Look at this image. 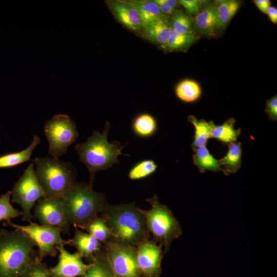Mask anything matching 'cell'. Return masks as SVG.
Here are the masks:
<instances>
[{
  "label": "cell",
  "mask_w": 277,
  "mask_h": 277,
  "mask_svg": "<svg viewBox=\"0 0 277 277\" xmlns=\"http://www.w3.org/2000/svg\"><path fill=\"white\" fill-rule=\"evenodd\" d=\"M34 243L19 230L1 229L0 277H21L39 258Z\"/></svg>",
  "instance_id": "cell-1"
},
{
  "label": "cell",
  "mask_w": 277,
  "mask_h": 277,
  "mask_svg": "<svg viewBox=\"0 0 277 277\" xmlns=\"http://www.w3.org/2000/svg\"><path fill=\"white\" fill-rule=\"evenodd\" d=\"M101 216L111 231V240L135 247L149 239L145 217L133 203L108 205Z\"/></svg>",
  "instance_id": "cell-2"
},
{
  "label": "cell",
  "mask_w": 277,
  "mask_h": 277,
  "mask_svg": "<svg viewBox=\"0 0 277 277\" xmlns=\"http://www.w3.org/2000/svg\"><path fill=\"white\" fill-rule=\"evenodd\" d=\"M66 218L70 225L82 229L108 205L105 195L92 185L76 182L62 197Z\"/></svg>",
  "instance_id": "cell-3"
},
{
  "label": "cell",
  "mask_w": 277,
  "mask_h": 277,
  "mask_svg": "<svg viewBox=\"0 0 277 277\" xmlns=\"http://www.w3.org/2000/svg\"><path fill=\"white\" fill-rule=\"evenodd\" d=\"M110 125L106 122L102 133L93 131L87 140L77 144L75 148L80 161L87 168L90 176V184L92 185L96 172L107 169L118 164V157L122 155V146L117 141L109 143L108 134Z\"/></svg>",
  "instance_id": "cell-4"
},
{
  "label": "cell",
  "mask_w": 277,
  "mask_h": 277,
  "mask_svg": "<svg viewBox=\"0 0 277 277\" xmlns=\"http://www.w3.org/2000/svg\"><path fill=\"white\" fill-rule=\"evenodd\" d=\"M33 162L44 197H62L76 182L77 170L69 162L51 156L36 157Z\"/></svg>",
  "instance_id": "cell-5"
},
{
  "label": "cell",
  "mask_w": 277,
  "mask_h": 277,
  "mask_svg": "<svg viewBox=\"0 0 277 277\" xmlns=\"http://www.w3.org/2000/svg\"><path fill=\"white\" fill-rule=\"evenodd\" d=\"M146 201L150 204V209L144 210L140 208V210L145 217L149 233L155 242L164 247L165 253L172 242L182 234L181 227L169 208L159 202L156 195Z\"/></svg>",
  "instance_id": "cell-6"
},
{
  "label": "cell",
  "mask_w": 277,
  "mask_h": 277,
  "mask_svg": "<svg viewBox=\"0 0 277 277\" xmlns=\"http://www.w3.org/2000/svg\"><path fill=\"white\" fill-rule=\"evenodd\" d=\"M44 130L49 143L48 153L57 159L66 153L79 135L74 121L64 114L55 115L46 121Z\"/></svg>",
  "instance_id": "cell-7"
},
{
  "label": "cell",
  "mask_w": 277,
  "mask_h": 277,
  "mask_svg": "<svg viewBox=\"0 0 277 277\" xmlns=\"http://www.w3.org/2000/svg\"><path fill=\"white\" fill-rule=\"evenodd\" d=\"M11 192V202L19 204L23 209L22 220L31 222L34 219L31 209L40 199L45 196L37 180L33 163L28 166Z\"/></svg>",
  "instance_id": "cell-8"
},
{
  "label": "cell",
  "mask_w": 277,
  "mask_h": 277,
  "mask_svg": "<svg viewBox=\"0 0 277 277\" xmlns=\"http://www.w3.org/2000/svg\"><path fill=\"white\" fill-rule=\"evenodd\" d=\"M25 233L38 247L37 252L41 260L48 255L55 256L57 254L56 249L58 245H70L69 240H64L61 236V231L52 227L38 225L32 222L27 226L15 224L11 221L4 223Z\"/></svg>",
  "instance_id": "cell-9"
},
{
  "label": "cell",
  "mask_w": 277,
  "mask_h": 277,
  "mask_svg": "<svg viewBox=\"0 0 277 277\" xmlns=\"http://www.w3.org/2000/svg\"><path fill=\"white\" fill-rule=\"evenodd\" d=\"M103 244L104 252L114 277H142L135 247L111 239Z\"/></svg>",
  "instance_id": "cell-10"
},
{
  "label": "cell",
  "mask_w": 277,
  "mask_h": 277,
  "mask_svg": "<svg viewBox=\"0 0 277 277\" xmlns=\"http://www.w3.org/2000/svg\"><path fill=\"white\" fill-rule=\"evenodd\" d=\"M33 215L41 225L56 228L61 232L69 234L70 225L64 212L62 197L45 196L40 199L34 206Z\"/></svg>",
  "instance_id": "cell-11"
},
{
  "label": "cell",
  "mask_w": 277,
  "mask_h": 277,
  "mask_svg": "<svg viewBox=\"0 0 277 277\" xmlns=\"http://www.w3.org/2000/svg\"><path fill=\"white\" fill-rule=\"evenodd\" d=\"M136 260L141 276L159 277L164 252L161 245L149 239L135 246Z\"/></svg>",
  "instance_id": "cell-12"
},
{
  "label": "cell",
  "mask_w": 277,
  "mask_h": 277,
  "mask_svg": "<svg viewBox=\"0 0 277 277\" xmlns=\"http://www.w3.org/2000/svg\"><path fill=\"white\" fill-rule=\"evenodd\" d=\"M64 245L56 246L59 252L58 261L56 266L49 269L53 277L83 276L90 266L82 260L83 256L78 252L71 253L67 251Z\"/></svg>",
  "instance_id": "cell-13"
},
{
  "label": "cell",
  "mask_w": 277,
  "mask_h": 277,
  "mask_svg": "<svg viewBox=\"0 0 277 277\" xmlns=\"http://www.w3.org/2000/svg\"><path fill=\"white\" fill-rule=\"evenodd\" d=\"M109 6L118 21L132 31L143 28V23L137 10L129 2L110 1Z\"/></svg>",
  "instance_id": "cell-14"
},
{
  "label": "cell",
  "mask_w": 277,
  "mask_h": 277,
  "mask_svg": "<svg viewBox=\"0 0 277 277\" xmlns=\"http://www.w3.org/2000/svg\"><path fill=\"white\" fill-rule=\"evenodd\" d=\"M74 236L69 240L70 245L74 246L83 258L92 262L94 256L103 249L104 244L77 227H74Z\"/></svg>",
  "instance_id": "cell-15"
},
{
  "label": "cell",
  "mask_w": 277,
  "mask_h": 277,
  "mask_svg": "<svg viewBox=\"0 0 277 277\" xmlns=\"http://www.w3.org/2000/svg\"><path fill=\"white\" fill-rule=\"evenodd\" d=\"M143 27L149 39L162 46L167 42L172 29L167 18L164 15Z\"/></svg>",
  "instance_id": "cell-16"
},
{
  "label": "cell",
  "mask_w": 277,
  "mask_h": 277,
  "mask_svg": "<svg viewBox=\"0 0 277 277\" xmlns=\"http://www.w3.org/2000/svg\"><path fill=\"white\" fill-rule=\"evenodd\" d=\"M226 155L218 160L219 164L226 175L236 172L241 165L242 150L240 143H232L228 145Z\"/></svg>",
  "instance_id": "cell-17"
},
{
  "label": "cell",
  "mask_w": 277,
  "mask_h": 277,
  "mask_svg": "<svg viewBox=\"0 0 277 277\" xmlns=\"http://www.w3.org/2000/svg\"><path fill=\"white\" fill-rule=\"evenodd\" d=\"M41 142L40 138L34 135L30 145L20 152L7 154L0 156V168L15 166L29 161L33 151Z\"/></svg>",
  "instance_id": "cell-18"
},
{
  "label": "cell",
  "mask_w": 277,
  "mask_h": 277,
  "mask_svg": "<svg viewBox=\"0 0 277 277\" xmlns=\"http://www.w3.org/2000/svg\"><path fill=\"white\" fill-rule=\"evenodd\" d=\"M240 2L235 0L217 1L213 6L217 23V28H225L238 11Z\"/></svg>",
  "instance_id": "cell-19"
},
{
  "label": "cell",
  "mask_w": 277,
  "mask_h": 277,
  "mask_svg": "<svg viewBox=\"0 0 277 277\" xmlns=\"http://www.w3.org/2000/svg\"><path fill=\"white\" fill-rule=\"evenodd\" d=\"M188 121L195 127L194 140L192 144V149L195 151L198 148L206 145L208 139L211 138V132L215 125L213 121L199 120L193 115H189Z\"/></svg>",
  "instance_id": "cell-20"
},
{
  "label": "cell",
  "mask_w": 277,
  "mask_h": 277,
  "mask_svg": "<svg viewBox=\"0 0 277 277\" xmlns=\"http://www.w3.org/2000/svg\"><path fill=\"white\" fill-rule=\"evenodd\" d=\"M195 28L202 34L213 35L217 28L216 18L213 6H208L195 17Z\"/></svg>",
  "instance_id": "cell-21"
},
{
  "label": "cell",
  "mask_w": 277,
  "mask_h": 277,
  "mask_svg": "<svg viewBox=\"0 0 277 277\" xmlns=\"http://www.w3.org/2000/svg\"><path fill=\"white\" fill-rule=\"evenodd\" d=\"M195 152L192 157L193 162L201 173L207 170L223 172L218 160L209 152L206 145L198 148Z\"/></svg>",
  "instance_id": "cell-22"
},
{
  "label": "cell",
  "mask_w": 277,
  "mask_h": 277,
  "mask_svg": "<svg viewBox=\"0 0 277 277\" xmlns=\"http://www.w3.org/2000/svg\"><path fill=\"white\" fill-rule=\"evenodd\" d=\"M132 129L137 136L144 138L149 137L156 131V121L150 114L142 113L135 117L133 121Z\"/></svg>",
  "instance_id": "cell-23"
},
{
  "label": "cell",
  "mask_w": 277,
  "mask_h": 277,
  "mask_svg": "<svg viewBox=\"0 0 277 277\" xmlns=\"http://www.w3.org/2000/svg\"><path fill=\"white\" fill-rule=\"evenodd\" d=\"M234 119L230 118L221 125H215L211 131L210 137L228 145L234 143L241 132L240 129H235L234 128Z\"/></svg>",
  "instance_id": "cell-24"
},
{
  "label": "cell",
  "mask_w": 277,
  "mask_h": 277,
  "mask_svg": "<svg viewBox=\"0 0 277 277\" xmlns=\"http://www.w3.org/2000/svg\"><path fill=\"white\" fill-rule=\"evenodd\" d=\"M138 11L143 27L164 16L159 7L152 1H133L129 2Z\"/></svg>",
  "instance_id": "cell-25"
},
{
  "label": "cell",
  "mask_w": 277,
  "mask_h": 277,
  "mask_svg": "<svg viewBox=\"0 0 277 277\" xmlns=\"http://www.w3.org/2000/svg\"><path fill=\"white\" fill-rule=\"evenodd\" d=\"M83 277H114L103 249L94 256L89 268Z\"/></svg>",
  "instance_id": "cell-26"
},
{
  "label": "cell",
  "mask_w": 277,
  "mask_h": 277,
  "mask_svg": "<svg viewBox=\"0 0 277 277\" xmlns=\"http://www.w3.org/2000/svg\"><path fill=\"white\" fill-rule=\"evenodd\" d=\"M198 37L193 32L181 34L171 29L170 35L163 46L167 50L170 51L184 49L194 43Z\"/></svg>",
  "instance_id": "cell-27"
},
{
  "label": "cell",
  "mask_w": 277,
  "mask_h": 277,
  "mask_svg": "<svg viewBox=\"0 0 277 277\" xmlns=\"http://www.w3.org/2000/svg\"><path fill=\"white\" fill-rule=\"evenodd\" d=\"M177 97L185 102H193L197 100L202 93L199 84L192 80H184L181 81L175 88Z\"/></svg>",
  "instance_id": "cell-28"
},
{
  "label": "cell",
  "mask_w": 277,
  "mask_h": 277,
  "mask_svg": "<svg viewBox=\"0 0 277 277\" xmlns=\"http://www.w3.org/2000/svg\"><path fill=\"white\" fill-rule=\"evenodd\" d=\"M85 230L93 238L103 244L112 238L111 231L105 221L101 216H97L85 225Z\"/></svg>",
  "instance_id": "cell-29"
},
{
  "label": "cell",
  "mask_w": 277,
  "mask_h": 277,
  "mask_svg": "<svg viewBox=\"0 0 277 277\" xmlns=\"http://www.w3.org/2000/svg\"><path fill=\"white\" fill-rule=\"evenodd\" d=\"M157 165L152 160H145L135 164L129 170L128 177L131 180L145 179L156 170Z\"/></svg>",
  "instance_id": "cell-30"
},
{
  "label": "cell",
  "mask_w": 277,
  "mask_h": 277,
  "mask_svg": "<svg viewBox=\"0 0 277 277\" xmlns=\"http://www.w3.org/2000/svg\"><path fill=\"white\" fill-rule=\"evenodd\" d=\"M11 191L0 196V221H11V219L23 215V212L14 208L10 203Z\"/></svg>",
  "instance_id": "cell-31"
},
{
  "label": "cell",
  "mask_w": 277,
  "mask_h": 277,
  "mask_svg": "<svg viewBox=\"0 0 277 277\" xmlns=\"http://www.w3.org/2000/svg\"><path fill=\"white\" fill-rule=\"evenodd\" d=\"M171 27L176 32L181 34L192 32L191 21L183 12L178 13L174 16Z\"/></svg>",
  "instance_id": "cell-32"
},
{
  "label": "cell",
  "mask_w": 277,
  "mask_h": 277,
  "mask_svg": "<svg viewBox=\"0 0 277 277\" xmlns=\"http://www.w3.org/2000/svg\"><path fill=\"white\" fill-rule=\"evenodd\" d=\"M38 258L21 277H53L49 272L46 264Z\"/></svg>",
  "instance_id": "cell-33"
},
{
  "label": "cell",
  "mask_w": 277,
  "mask_h": 277,
  "mask_svg": "<svg viewBox=\"0 0 277 277\" xmlns=\"http://www.w3.org/2000/svg\"><path fill=\"white\" fill-rule=\"evenodd\" d=\"M265 111L270 119L276 121L277 97L276 95L267 101Z\"/></svg>",
  "instance_id": "cell-34"
},
{
  "label": "cell",
  "mask_w": 277,
  "mask_h": 277,
  "mask_svg": "<svg viewBox=\"0 0 277 277\" xmlns=\"http://www.w3.org/2000/svg\"><path fill=\"white\" fill-rule=\"evenodd\" d=\"M179 3L190 14L197 12L200 4L199 1L197 0H180Z\"/></svg>",
  "instance_id": "cell-35"
},
{
  "label": "cell",
  "mask_w": 277,
  "mask_h": 277,
  "mask_svg": "<svg viewBox=\"0 0 277 277\" xmlns=\"http://www.w3.org/2000/svg\"><path fill=\"white\" fill-rule=\"evenodd\" d=\"M153 1L157 5L163 13L171 14L175 11V9L170 7L165 0H154Z\"/></svg>",
  "instance_id": "cell-36"
},
{
  "label": "cell",
  "mask_w": 277,
  "mask_h": 277,
  "mask_svg": "<svg viewBox=\"0 0 277 277\" xmlns=\"http://www.w3.org/2000/svg\"><path fill=\"white\" fill-rule=\"evenodd\" d=\"M254 3L259 9L264 13H267L271 3L269 0H255Z\"/></svg>",
  "instance_id": "cell-37"
},
{
  "label": "cell",
  "mask_w": 277,
  "mask_h": 277,
  "mask_svg": "<svg viewBox=\"0 0 277 277\" xmlns=\"http://www.w3.org/2000/svg\"><path fill=\"white\" fill-rule=\"evenodd\" d=\"M270 20L274 24H276L277 23V9L276 8L270 6L266 13Z\"/></svg>",
  "instance_id": "cell-38"
}]
</instances>
